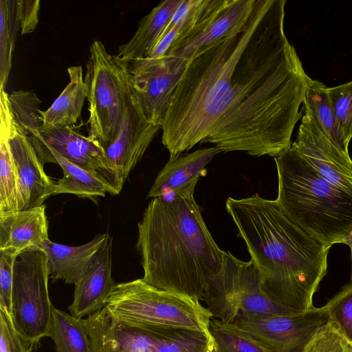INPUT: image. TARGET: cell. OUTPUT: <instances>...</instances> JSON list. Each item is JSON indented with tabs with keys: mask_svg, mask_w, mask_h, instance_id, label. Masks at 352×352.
<instances>
[{
	"mask_svg": "<svg viewBox=\"0 0 352 352\" xmlns=\"http://www.w3.org/2000/svg\"><path fill=\"white\" fill-rule=\"evenodd\" d=\"M285 0H264L234 68L224 108L204 143L222 152L276 157L304 115L309 76L284 29Z\"/></svg>",
	"mask_w": 352,
	"mask_h": 352,
	"instance_id": "obj_1",
	"label": "cell"
},
{
	"mask_svg": "<svg viewBox=\"0 0 352 352\" xmlns=\"http://www.w3.org/2000/svg\"><path fill=\"white\" fill-rule=\"evenodd\" d=\"M226 206L247 246L262 290L280 305L306 311L327 272L329 249L292 221L276 200L253 195Z\"/></svg>",
	"mask_w": 352,
	"mask_h": 352,
	"instance_id": "obj_2",
	"label": "cell"
},
{
	"mask_svg": "<svg viewBox=\"0 0 352 352\" xmlns=\"http://www.w3.org/2000/svg\"><path fill=\"white\" fill-rule=\"evenodd\" d=\"M194 191L171 201L153 198L138 223L136 248L144 282L200 300L221 270L225 251L208 230Z\"/></svg>",
	"mask_w": 352,
	"mask_h": 352,
	"instance_id": "obj_3",
	"label": "cell"
},
{
	"mask_svg": "<svg viewBox=\"0 0 352 352\" xmlns=\"http://www.w3.org/2000/svg\"><path fill=\"white\" fill-rule=\"evenodd\" d=\"M264 0H255L240 30L197 52L188 60L161 125L162 142L170 160L204 143L223 110L238 60L261 15Z\"/></svg>",
	"mask_w": 352,
	"mask_h": 352,
	"instance_id": "obj_4",
	"label": "cell"
},
{
	"mask_svg": "<svg viewBox=\"0 0 352 352\" xmlns=\"http://www.w3.org/2000/svg\"><path fill=\"white\" fill-rule=\"evenodd\" d=\"M276 201L288 218L327 248L352 230V195L322 177L291 145L274 157Z\"/></svg>",
	"mask_w": 352,
	"mask_h": 352,
	"instance_id": "obj_5",
	"label": "cell"
},
{
	"mask_svg": "<svg viewBox=\"0 0 352 352\" xmlns=\"http://www.w3.org/2000/svg\"><path fill=\"white\" fill-rule=\"evenodd\" d=\"M105 307L114 318L134 327L210 334L212 316L199 300L157 289L142 278L116 284Z\"/></svg>",
	"mask_w": 352,
	"mask_h": 352,
	"instance_id": "obj_6",
	"label": "cell"
},
{
	"mask_svg": "<svg viewBox=\"0 0 352 352\" xmlns=\"http://www.w3.org/2000/svg\"><path fill=\"white\" fill-rule=\"evenodd\" d=\"M129 62L109 54L95 40L89 47L84 80L89 104L88 138L104 149L116 139L131 92Z\"/></svg>",
	"mask_w": 352,
	"mask_h": 352,
	"instance_id": "obj_7",
	"label": "cell"
},
{
	"mask_svg": "<svg viewBox=\"0 0 352 352\" xmlns=\"http://www.w3.org/2000/svg\"><path fill=\"white\" fill-rule=\"evenodd\" d=\"M201 300L212 318L226 322L300 311L271 300L262 290L253 261H241L228 251L221 270L209 281Z\"/></svg>",
	"mask_w": 352,
	"mask_h": 352,
	"instance_id": "obj_8",
	"label": "cell"
},
{
	"mask_svg": "<svg viewBox=\"0 0 352 352\" xmlns=\"http://www.w3.org/2000/svg\"><path fill=\"white\" fill-rule=\"evenodd\" d=\"M47 257L42 249L20 253L14 262L11 319L16 330L37 344L47 337L53 305L48 292Z\"/></svg>",
	"mask_w": 352,
	"mask_h": 352,
	"instance_id": "obj_9",
	"label": "cell"
},
{
	"mask_svg": "<svg viewBox=\"0 0 352 352\" xmlns=\"http://www.w3.org/2000/svg\"><path fill=\"white\" fill-rule=\"evenodd\" d=\"M188 62L184 58L170 55L129 62L131 89L150 122L161 126L172 95Z\"/></svg>",
	"mask_w": 352,
	"mask_h": 352,
	"instance_id": "obj_10",
	"label": "cell"
},
{
	"mask_svg": "<svg viewBox=\"0 0 352 352\" xmlns=\"http://www.w3.org/2000/svg\"><path fill=\"white\" fill-rule=\"evenodd\" d=\"M160 129V126L147 120L131 89L119 133L113 142L103 149V177L117 195Z\"/></svg>",
	"mask_w": 352,
	"mask_h": 352,
	"instance_id": "obj_11",
	"label": "cell"
},
{
	"mask_svg": "<svg viewBox=\"0 0 352 352\" xmlns=\"http://www.w3.org/2000/svg\"><path fill=\"white\" fill-rule=\"evenodd\" d=\"M329 322L325 306L234 322L271 352H305Z\"/></svg>",
	"mask_w": 352,
	"mask_h": 352,
	"instance_id": "obj_12",
	"label": "cell"
},
{
	"mask_svg": "<svg viewBox=\"0 0 352 352\" xmlns=\"http://www.w3.org/2000/svg\"><path fill=\"white\" fill-rule=\"evenodd\" d=\"M255 0H205L195 25L179 38L166 55L190 60L197 52L241 30Z\"/></svg>",
	"mask_w": 352,
	"mask_h": 352,
	"instance_id": "obj_13",
	"label": "cell"
},
{
	"mask_svg": "<svg viewBox=\"0 0 352 352\" xmlns=\"http://www.w3.org/2000/svg\"><path fill=\"white\" fill-rule=\"evenodd\" d=\"M292 146L322 177L352 195V160L328 140L307 111Z\"/></svg>",
	"mask_w": 352,
	"mask_h": 352,
	"instance_id": "obj_14",
	"label": "cell"
},
{
	"mask_svg": "<svg viewBox=\"0 0 352 352\" xmlns=\"http://www.w3.org/2000/svg\"><path fill=\"white\" fill-rule=\"evenodd\" d=\"M9 143L18 177V210L43 206L53 195L56 182L46 175L34 147L14 120Z\"/></svg>",
	"mask_w": 352,
	"mask_h": 352,
	"instance_id": "obj_15",
	"label": "cell"
},
{
	"mask_svg": "<svg viewBox=\"0 0 352 352\" xmlns=\"http://www.w3.org/2000/svg\"><path fill=\"white\" fill-rule=\"evenodd\" d=\"M94 352H153L151 333L114 318L104 307L82 319Z\"/></svg>",
	"mask_w": 352,
	"mask_h": 352,
	"instance_id": "obj_16",
	"label": "cell"
},
{
	"mask_svg": "<svg viewBox=\"0 0 352 352\" xmlns=\"http://www.w3.org/2000/svg\"><path fill=\"white\" fill-rule=\"evenodd\" d=\"M40 160L48 148L55 151L73 164L103 177L105 154L100 144L72 127H44L32 144Z\"/></svg>",
	"mask_w": 352,
	"mask_h": 352,
	"instance_id": "obj_17",
	"label": "cell"
},
{
	"mask_svg": "<svg viewBox=\"0 0 352 352\" xmlns=\"http://www.w3.org/2000/svg\"><path fill=\"white\" fill-rule=\"evenodd\" d=\"M113 240L109 234L82 278L75 285L70 314L82 318L105 307L116 284L111 276Z\"/></svg>",
	"mask_w": 352,
	"mask_h": 352,
	"instance_id": "obj_18",
	"label": "cell"
},
{
	"mask_svg": "<svg viewBox=\"0 0 352 352\" xmlns=\"http://www.w3.org/2000/svg\"><path fill=\"white\" fill-rule=\"evenodd\" d=\"M222 151L217 146L198 149L175 159H169L159 172L147 197H160L174 200L190 189L207 174L206 165Z\"/></svg>",
	"mask_w": 352,
	"mask_h": 352,
	"instance_id": "obj_19",
	"label": "cell"
},
{
	"mask_svg": "<svg viewBox=\"0 0 352 352\" xmlns=\"http://www.w3.org/2000/svg\"><path fill=\"white\" fill-rule=\"evenodd\" d=\"M48 239L44 205L0 214V250H8L17 254L31 248L43 250Z\"/></svg>",
	"mask_w": 352,
	"mask_h": 352,
	"instance_id": "obj_20",
	"label": "cell"
},
{
	"mask_svg": "<svg viewBox=\"0 0 352 352\" xmlns=\"http://www.w3.org/2000/svg\"><path fill=\"white\" fill-rule=\"evenodd\" d=\"M109 234L96 235L91 241L69 246L48 239L44 245L47 257L50 276L53 281L78 283L84 276Z\"/></svg>",
	"mask_w": 352,
	"mask_h": 352,
	"instance_id": "obj_21",
	"label": "cell"
},
{
	"mask_svg": "<svg viewBox=\"0 0 352 352\" xmlns=\"http://www.w3.org/2000/svg\"><path fill=\"white\" fill-rule=\"evenodd\" d=\"M183 0L161 1L142 17L129 41L118 47V56L130 62L146 58L160 41L170 19Z\"/></svg>",
	"mask_w": 352,
	"mask_h": 352,
	"instance_id": "obj_22",
	"label": "cell"
},
{
	"mask_svg": "<svg viewBox=\"0 0 352 352\" xmlns=\"http://www.w3.org/2000/svg\"><path fill=\"white\" fill-rule=\"evenodd\" d=\"M43 164L55 163L60 166L63 176L55 184L53 195L70 193L80 198L94 200L106 193L117 195L113 187L99 173L87 170L48 148L41 160Z\"/></svg>",
	"mask_w": 352,
	"mask_h": 352,
	"instance_id": "obj_23",
	"label": "cell"
},
{
	"mask_svg": "<svg viewBox=\"0 0 352 352\" xmlns=\"http://www.w3.org/2000/svg\"><path fill=\"white\" fill-rule=\"evenodd\" d=\"M12 123L9 95L0 90V214L18 211V177L9 143Z\"/></svg>",
	"mask_w": 352,
	"mask_h": 352,
	"instance_id": "obj_24",
	"label": "cell"
},
{
	"mask_svg": "<svg viewBox=\"0 0 352 352\" xmlns=\"http://www.w3.org/2000/svg\"><path fill=\"white\" fill-rule=\"evenodd\" d=\"M69 82L45 111H40L44 127H72L78 120L87 98L81 66L67 68Z\"/></svg>",
	"mask_w": 352,
	"mask_h": 352,
	"instance_id": "obj_25",
	"label": "cell"
},
{
	"mask_svg": "<svg viewBox=\"0 0 352 352\" xmlns=\"http://www.w3.org/2000/svg\"><path fill=\"white\" fill-rule=\"evenodd\" d=\"M327 86L309 76L305 91L303 109L312 117L314 121L328 140L348 159L349 140L340 126L331 108Z\"/></svg>",
	"mask_w": 352,
	"mask_h": 352,
	"instance_id": "obj_26",
	"label": "cell"
},
{
	"mask_svg": "<svg viewBox=\"0 0 352 352\" xmlns=\"http://www.w3.org/2000/svg\"><path fill=\"white\" fill-rule=\"evenodd\" d=\"M47 337L53 340L56 352H94L82 318L54 306Z\"/></svg>",
	"mask_w": 352,
	"mask_h": 352,
	"instance_id": "obj_27",
	"label": "cell"
},
{
	"mask_svg": "<svg viewBox=\"0 0 352 352\" xmlns=\"http://www.w3.org/2000/svg\"><path fill=\"white\" fill-rule=\"evenodd\" d=\"M151 334L153 352H213L209 333L182 329H144Z\"/></svg>",
	"mask_w": 352,
	"mask_h": 352,
	"instance_id": "obj_28",
	"label": "cell"
},
{
	"mask_svg": "<svg viewBox=\"0 0 352 352\" xmlns=\"http://www.w3.org/2000/svg\"><path fill=\"white\" fill-rule=\"evenodd\" d=\"M20 22L18 0L0 1V90H3L12 68V53Z\"/></svg>",
	"mask_w": 352,
	"mask_h": 352,
	"instance_id": "obj_29",
	"label": "cell"
},
{
	"mask_svg": "<svg viewBox=\"0 0 352 352\" xmlns=\"http://www.w3.org/2000/svg\"><path fill=\"white\" fill-rule=\"evenodd\" d=\"M210 332L213 352H271L236 324L212 318Z\"/></svg>",
	"mask_w": 352,
	"mask_h": 352,
	"instance_id": "obj_30",
	"label": "cell"
},
{
	"mask_svg": "<svg viewBox=\"0 0 352 352\" xmlns=\"http://www.w3.org/2000/svg\"><path fill=\"white\" fill-rule=\"evenodd\" d=\"M9 101L14 124L33 144L42 126L39 109L41 101L34 91L23 90L13 91L9 95Z\"/></svg>",
	"mask_w": 352,
	"mask_h": 352,
	"instance_id": "obj_31",
	"label": "cell"
},
{
	"mask_svg": "<svg viewBox=\"0 0 352 352\" xmlns=\"http://www.w3.org/2000/svg\"><path fill=\"white\" fill-rule=\"evenodd\" d=\"M324 306L329 323L352 348V283L343 286Z\"/></svg>",
	"mask_w": 352,
	"mask_h": 352,
	"instance_id": "obj_32",
	"label": "cell"
},
{
	"mask_svg": "<svg viewBox=\"0 0 352 352\" xmlns=\"http://www.w3.org/2000/svg\"><path fill=\"white\" fill-rule=\"evenodd\" d=\"M327 93L338 122L350 141L352 138V80L327 87Z\"/></svg>",
	"mask_w": 352,
	"mask_h": 352,
	"instance_id": "obj_33",
	"label": "cell"
},
{
	"mask_svg": "<svg viewBox=\"0 0 352 352\" xmlns=\"http://www.w3.org/2000/svg\"><path fill=\"white\" fill-rule=\"evenodd\" d=\"M36 345L21 335L11 318L0 310V352H32Z\"/></svg>",
	"mask_w": 352,
	"mask_h": 352,
	"instance_id": "obj_34",
	"label": "cell"
},
{
	"mask_svg": "<svg viewBox=\"0 0 352 352\" xmlns=\"http://www.w3.org/2000/svg\"><path fill=\"white\" fill-rule=\"evenodd\" d=\"M18 255L8 250H0V310L10 318L14 264Z\"/></svg>",
	"mask_w": 352,
	"mask_h": 352,
	"instance_id": "obj_35",
	"label": "cell"
},
{
	"mask_svg": "<svg viewBox=\"0 0 352 352\" xmlns=\"http://www.w3.org/2000/svg\"><path fill=\"white\" fill-rule=\"evenodd\" d=\"M305 352H352V348L329 322L314 336Z\"/></svg>",
	"mask_w": 352,
	"mask_h": 352,
	"instance_id": "obj_36",
	"label": "cell"
},
{
	"mask_svg": "<svg viewBox=\"0 0 352 352\" xmlns=\"http://www.w3.org/2000/svg\"><path fill=\"white\" fill-rule=\"evenodd\" d=\"M39 0H18V11L21 34L32 33L38 23Z\"/></svg>",
	"mask_w": 352,
	"mask_h": 352,
	"instance_id": "obj_37",
	"label": "cell"
},
{
	"mask_svg": "<svg viewBox=\"0 0 352 352\" xmlns=\"http://www.w3.org/2000/svg\"><path fill=\"white\" fill-rule=\"evenodd\" d=\"M340 243L346 244L351 251V276H350V283H352V230L351 232L341 241Z\"/></svg>",
	"mask_w": 352,
	"mask_h": 352,
	"instance_id": "obj_38",
	"label": "cell"
}]
</instances>
